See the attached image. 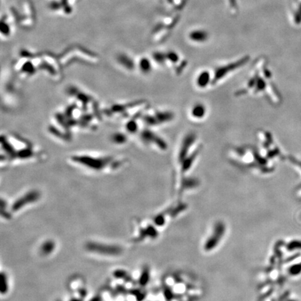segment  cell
Segmentation results:
<instances>
[{
	"instance_id": "cell-5",
	"label": "cell",
	"mask_w": 301,
	"mask_h": 301,
	"mask_svg": "<svg viewBox=\"0 0 301 301\" xmlns=\"http://www.w3.org/2000/svg\"><path fill=\"white\" fill-rule=\"evenodd\" d=\"M129 135L126 132H116L111 135L110 141L116 146H123L128 142Z\"/></svg>"
},
{
	"instance_id": "cell-9",
	"label": "cell",
	"mask_w": 301,
	"mask_h": 301,
	"mask_svg": "<svg viewBox=\"0 0 301 301\" xmlns=\"http://www.w3.org/2000/svg\"><path fill=\"white\" fill-rule=\"evenodd\" d=\"M192 115L193 116H195L194 118H201L200 116H202L204 115V108L202 106L200 105H197L196 107H194V108L192 110Z\"/></svg>"
},
{
	"instance_id": "cell-2",
	"label": "cell",
	"mask_w": 301,
	"mask_h": 301,
	"mask_svg": "<svg viewBox=\"0 0 301 301\" xmlns=\"http://www.w3.org/2000/svg\"><path fill=\"white\" fill-rule=\"evenodd\" d=\"M68 161L79 168L94 172H106L118 170L123 166L126 160L116 155L93 152H79L72 154Z\"/></svg>"
},
{
	"instance_id": "cell-3",
	"label": "cell",
	"mask_w": 301,
	"mask_h": 301,
	"mask_svg": "<svg viewBox=\"0 0 301 301\" xmlns=\"http://www.w3.org/2000/svg\"><path fill=\"white\" fill-rule=\"evenodd\" d=\"M147 103L142 101L125 103H116L109 105L101 110V115H105L110 120L124 119L128 121L135 116L141 115L146 109Z\"/></svg>"
},
{
	"instance_id": "cell-6",
	"label": "cell",
	"mask_w": 301,
	"mask_h": 301,
	"mask_svg": "<svg viewBox=\"0 0 301 301\" xmlns=\"http://www.w3.org/2000/svg\"><path fill=\"white\" fill-rule=\"evenodd\" d=\"M190 40L197 43H203L208 39L209 34L203 29H197L191 32L189 35Z\"/></svg>"
},
{
	"instance_id": "cell-7",
	"label": "cell",
	"mask_w": 301,
	"mask_h": 301,
	"mask_svg": "<svg viewBox=\"0 0 301 301\" xmlns=\"http://www.w3.org/2000/svg\"><path fill=\"white\" fill-rule=\"evenodd\" d=\"M117 61L119 64L127 71H131L134 68L133 60L125 54H121L118 57Z\"/></svg>"
},
{
	"instance_id": "cell-4",
	"label": "cell",
	"mask_w": 301,
	"mask_h": 301,
	"mask_svg": "<svg viewBox=\"0 0 301 301\" xmlns=\"http://www.w3.org/2000/svg\"><path fill=\"white\" fill-rule=\"evenodd\" d=\"M137 134L139 135L140 141L147 147H150L151 146L153 148L157 147L159 149H162L164 146L161 139L149 130H144L142 131H139Z\"/></svg>"
},
{
	"instance_id": "cell-1",
	"label": "cell",
	"mask_w": 301,
	"mask_h": 301,
	"mask_svg": "<svg viewBox=\"0 0 301 301\" xmlns=\"http://www.w3.org/2000/svg\"><path fill=\"white\" fill-rule=\"evenodd\" d=\"M2 164L34 162L41 158L40 149L26 139L12 133L2 135Z\"/></svg>"
},
{
	"instance_id": "cell-8",
	"label": "cell",
	"mask_w": 301,
	"mask_h": 301,
	"mask_svg": "<svg viewBox=\"0 0 301 301\" xmlns=\"http://www.w3.org/2000/svg\"><path fill=\"white\" fill-rule=\"evenodd\" d=\"M138 68L142 73H147L150 70V63L147 58H142L138 62Z\"/></svg>"
}]
</instances>
